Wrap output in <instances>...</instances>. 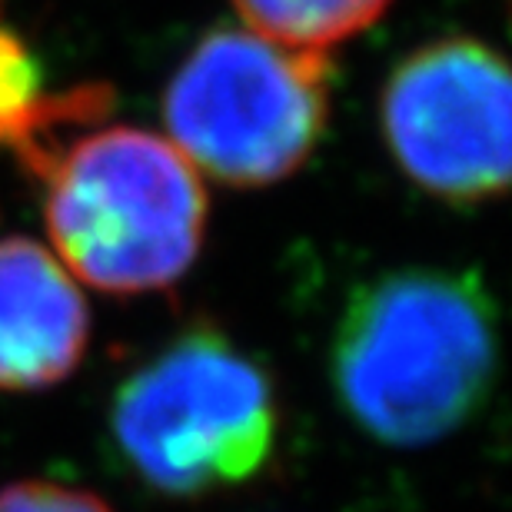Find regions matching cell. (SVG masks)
Returning <instances> with one entry per match:
<instances>
[{
  "mask_svg": "<svg viewBox=\"0 0 512 512\" xmlns=\"http://www.w3.org/2000/svg\"><path fill=\"white\" fill-rule=\"evenodd\" d=\"M499 320L466 270H399L366 283L333 340V386L353 423L386 446H429L486 403Z\"/></svg>",
  "mask_w": 512,
  "mask_h": 512,
  "instance_id": "1",
  "label": "cell"
},
{
  "mask_svg": "<svg viewBox=\"0 0 512 512\" xmlns=\"http://www.w3.org/2000/svg\"><path fill=\"white\" fill-rule=\"evenodd\" d=\"M44 183V223L67 273L104 293L173 286L200 253L207 190L170 140L137 127L54 133L20 153Z\"/></svg>",
  "mask_w": 512,
  "mask_h": 512,
  "instance_id": "2",
  "label": "cell"
},
{
  "mask_svg": "<svg viewBox=\"0 0 512 512\" xmlns=\"http://www.w3.org/2000/svg\"><path fill=\"white\" fill-rule=\"evenodd\" d=\"M114 439L157 493L240 486L260 473L276 443L270 376L223 333L187 330L117 389Z\"/></svg>",
  "mask_w": 512,
  "mask_h": 512,
  "instance_id": "3",
  "label": "cell"
},
{
  "mask_svg": "<svg viewBox=\"0 0 512 512\" xmlns=\"http://www.w3.org/2000/svg\"><path fill=\"white\" fill-rule=\"evenodd\" d=\"M333 64L253 30L217 27L163 94L170 143L227 187H270L310 160L330 120Z\"/></svg>",
  "mask_w": 512,
  "mask_h": 512,
  "instance_id": "4",
  "label": "cell"
},
{
  "mask_svg": "<svg viewBox=\"0 0 512 512\" xmlns=\"http://www.w3.org/2000/svg\"><path fill=\"white\" fill-rule=\"evenodd\" d=\"M380 124L399 170L449 203H486L509 187L512 84L506 60L473 37H443L396 64Z\"/></svg>",
  "mask_w": 512,
  "mask_h": 512,
  "instance_id": "5",
  "label": "cell"
},
{
  "mask_svg": "<svg viewBox=\"0 0 512 512\" xmlns=\"http://www.w3.org/2000/svg\"><path fill=\"white\" fill-rule=\"evenodd\" d=\"M87 340L90 313L64 263L34 240H0V389L67 380Z\"/></svg>",
  "mask_w": 512,
  "mask_h": 512,
  "instance_id": "6",
  "label": "cell"
},
{
  "mask_svg": "<svg viewBox=\"0 0 512 512\" xmlns=\"http://www.w3.org/2000/svg\"><path fill=\"white\" fill-rule=\"evenodd\" d=\"M110 107L114 94L104 84L47 94L37 57L0 20V150L20 157L60 130L100 124Z\"/></svg>",
  "mask_w": 512,
  "mask_h": 512,
  "instance_id": "7",
  "label": "cell"
},
{
  "mask_svg": "<svg viewBox=\"0 0 512 512\" xmlns=\"http://www.w3.org/2000/svg\"><path fill=\"white\" fill-rule=\"evenodd\" d=\"M233 7L253 34L280 47L326 54L376 24L389 0H233Z\"/></svg>",
  "mask_w": 512,
  "mask_h": 512,
  "instance_id": "8",
  "label": "cell"
},
{
  "mask_svg": "<svg viewBox=\"0 0 512 512\" xmlns=\"http://www.w3.org/2000/svg\"><path fill=\"white\" fill-rule=\"evenodd\" d=\"M0 512H110V506L60 483H17L0 489Z\"/></svg>",
  "mask_w": 512,
  "mask_h": 512,
  "instance_id": "9",
  "label": "cell"
}]
</instances>
